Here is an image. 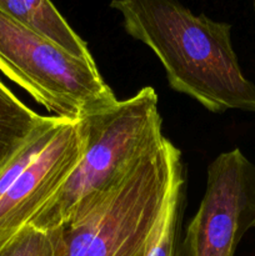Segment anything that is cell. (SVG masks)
Listing matches in <instances>:
<instances>
[{"label": "cell", "mask_w": 255, "mask_h": 256, "mask_svg": "<svg viewBox=\"0 0 255 256\" xmlns=\"http://www.w3.org/2000/svg\"><path fill=\"white\" fill-rule=\"evenodd\" d=\"M128 34L164 66L172 90L209 112H255V85L242 74L232 25L194 14L180 0H112Z\"/></svg>", "instance_id": "1"}, {"label": "cell", "mask_w": 255, "mask_h": 256, "mask_svg": "<svg viewBox=\"0 0 255 256\" xmlns=\"http://www.w3.org/2000/svg\"><path fill=\"white\" fill-rule=\"evenodd\" d=\"M180 150L164 142L59 228L58 256H145Z\"/></svg>", "instance_id": "2"}, {"label": "cell", "mask_w": 255, "mask_h": 256, "mask_svg": "<svg viewBox=\"0 0 255 256\" xmlns=\"http://www.w3.org/2000/svg\"><path fill=\"white\" fill-rule=\"evenodd\" d=\"M85 120L88 142L82 162L30 226L59 229L165 139L159 99L152 86Z\"/></svg>", "instance_id": "3"}, {"label": "cell", "mask_w": 255, "mask_h": 256, "mask_svg": "<svg viewBox=\"0 0 255 256\" xmlns=\"http://www.w3.org/2000/svg\"><path fill=\"white\" fill-rule=\"evenodd\" d=\"M0 72L54 116L82 120L118 102L95 60L69 54L2 10Z\"/></svg>", "instance_id": "4"}, {"label": "cell", "mask_w": 255, "mask_h": 256, "mask_svg": "<svg viewBox=\"0 0 255 256\" xmlns=\"http://www.w3.org/2000/svg\"><path fill=\"white\" fill-rule=\"evenodd\" d=\"M86 120L44 116L0 169V245L30 225L85 154Z\"/></svg>", "instance_id": "5"}, {"label": "cell", "mask_w": 255, "mask_h": 256, "mask_svg": "<svg viewBox=\"0 0 255 256\" xmlns=\"http://www.w3.org/2000/svg\"><path fill=\"white\" fill-rule=\"evenodd\" d=\"M255 229V164L240 149L218 155L208 166L206 188L182 239V256H234Z\"/></svg>", "instance_id": "6"}, {"label": "cell", "mask_w": 255, "mask_h": 256, "mask_svg": "<svg viewBox=\"0 0 255 256\" xmlns=\"http://www.w3.org/2000/svg\"><path fill=\"white\" fill-rule=\"evenodd\" d=\"M0 10L54 42L69 54L94 60L86 42L70 26L52 0H0Z\"/></svg>", "instance_id": "7"}, {"label": "cell", "mask_w": 255, "mask_h": 256, "mask_svg": "<svg viewBox=\"0 0 255 256\" xmlns=\"http://www.w3.org/2000/svg\"><path fill=\"white\" fill-rule=\"evenodd\" d=\"M186 202V174L182 154L172 165L169 189L145 256H182V224Z\"/></svg>", "instance_id": "8"}, {"label": "cell", "mask_w": 255, "mask_h": 256, "mask_svg": "<svg viewBox=\"0 0 255 256\" xmlns=\"http://www.w3.org/2000/svg\"><path fill=\"white\" fill-rule=\"evenodd\" d=\"M44 120L0 80V169Z\"/></svg>", "instance_id": "9"}, {"label": "cell", "mask_w": 255, "mask_h": 256, "mask_svg": "<svg viewBox=\"0 0 255 256\" xmlns=\"http://www.w3.org/2000/svg\"><path fill=\"white\" fill-rule=\"evenodd\" d=\"M59 230H42L28 225L0 245V256H58Z\"/></svg>", "instance_id": "10"}, {"label": "cell", "mask_w": 255, "mask_h": 256, "mask_svg": "<svg viewBox=\"0 0 255 256\" xmlns=\"http://www.w3.org/2000/svg\"><path fill=\"white\" fill-rule=\"evenodd\" d=\"M254 12H255V0H254Z\"/></svg>", "instance_id": "11"}]
</instances>
